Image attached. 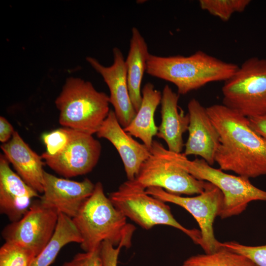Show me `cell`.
<instances>
[{
	"mask_svg": "<svg viewBox=\"0 0 266 266\" xmlns=\"http://www.w3.org/2000/svg\"><path fill=\"white\" fill-rule=\"evenodd\" d=\"M219 134L215 161L223 170L248 178L266 174V141L249 118L224 104L206 108Z\"/></svg>",
	"mask_w": 266,
	"mask_h": 266,
	"instance_id": "6da1fadb",
	"label": "cell"
},
{
	"mask_svg": "<svg viewBox=\"0 0 266 266\" xmlns=\"http://www.w3.org/2000/svg\"><path fill=\"white\" fill-rule=\"evenodd\" d=\"M151 153L180 167L196 178L214 185L223 194V202L218 214L222 219L236 216L243 212L253 201H266V191L252 184L249 178L227 173L214 168L203 159L190 160L182 153L166 149L154 140Z\"/></svg>",
	"mask_w": 266,
	"mask_h": 266,
	"instance_id": "7a4b0ae2",
	"label": "cell"
},
{
	"mask_svg": "<svg viewBox=\"0 0 266 266\" xmlns=\"http://www.w3.org/2000/svg\"><path fill=\"white\" fill-rule=\"evenodd\" d=\"M72 220L82 237L80 247L84 252L100 247L103 241L115 247L122 245L129 248L132 245L135 227L127 223V217L105 196L100 182Z\"/></svg>",
	"mask_w": 266,
	"mask_h": 266,
	"instance_id": "3957f363",
	"label": "cell"
},
{
	"mask_svg": "<svg viewBox=\"0 0 266 266\" xmlns=\"http://www.w3.org/2000/svg\"><path fill=\"white\" fill-rule=\"evenodd\" d=\"M238 66L199 50L189 56L150 54L146 72L173 83L179 95H185L210 82L225 81Z\"/></svg>",
	"mask_w": 266,
	"mask_h": 266,
	"instance_id": "277c9868",
	"label": "cell"
},
{
	"mask_svg": "<svg viewBox=\"0 0 266 266\" xmlns=\"http://www.w3.org/2000/svg\"><path fill=\"white\" fill-rule=\"evenodd\" d=\"M109 98L88 81L69 77L55 100L63 127L93 135L99 131L109 111Z\"/></svg>",
	"mask_w": 266,
	"mask_h": 266,
	"instance_id": "5b68a950",
	"label": "cell"
},
{
	"mask_svg": "<svg viewBox=\"0 0 266 266\" xmlns=\"http://www.w3.org/2000/svg\"><path fill=\"white\" fill-rule=\"evenodd\" d=\"M135 181L127 180L110 193L108 198L113 205L127 218L145 230L156 225H166L185 233L196 244H201L200 231L189 229L179 223L165 202L146 193Z\"/></svg>",
	"mask_w": 266,
	"mask_h": 266,
	"instance_id": "8992f818",
	"label": "cell"
},
{
	"mask_svg": "<svg viewBox=\"0 0 266 266\" xmlns=\"http://www.w3.org/2000/svg\"><path fill=\"white\" fill-rule=\"evenodd\" d=\"M223 104L248 118L266 116V59L245 60L224 81Z\"/></svg>",
	"mask_w": 266,
	"mask_h": 266,
	"instance_id": "52a82bcc",
	"label": "cell"
},
{
	"mask_svg": "<svg viewBox=\"0 0 266 266\" xmlns=\"http://www.w3.org/2000/svg\"><path fill=\"white\" fill-rule=\"evenodd\" d=\"M146 193L165 202L178 205L188 211L195 219L200 228V246L204 253L215 252L223 247L215 238L213 224L223 202V195L217 187L210 183L201 194L195 197H181L169 193L162 188L151 187Z\"/></svg>",
	"mask_w": 266,
	"mask_h": 266,
	"instance_id": "ba28073f",
	"label": "cell"
},
{
	"mask_svg": "<svg viewBox=\"0 0 266 266\" xmlns=\"http://www.w3.org/2000/svg\"><path fill=\"white\" fill-rule=\"evenodd\" d=\"M58 214L56 210L43 205L39 199L33 200L20 220L4 227L2 237L5 242L16 243L28 248L36 256L52 237Z\"/></svg>",
	"mask_w": 266,
	"mask_h": 266,
	"instance_id": "9c48e42d",
	"label": "cell"
},
{
	"mask_svg": "<svg viewBox=\"0 0 266 266\" xmlns=\"http://www.w3.org/2000/svg\"><path fill=\"white\" fill-rule=\"evenodd\" d=\"M101 145L93 135L69 128L68 141L58 154L41 157L51 169L66 178L90 172L100 156Z\"/></svg>",
	"mask_w": 266,
	"mask_h": 266,
	"instance_id": "30bf717a",
	"label": "cell"
},
{
	"mask_svg": "<svg viewBox=\"0 0 266 266\" xmlns=\"http://www.w3.org/2000/svg\"><path fill=\"white\" fill-rule=\"evenodd\" d=\"M134 181L145 189L151 187H159L169 193L179 196L201 194L210 184L152 154L142 164Z\"/></svg>",
	"mask_w": 266,
	"mask_h": 266,
	"instance_id": "8fae6325",
	"label": "cell"
},
{
	"mask_svg": "<svg viewBox=\"0 0 266 266\" xmlns=\"http://www.w3.org/2000/svg\"><path fill=\"white\" fill-rule=\"evenodd\" d=\"M95 186L88 178L75 181L45 171L43 191L39 200L43 205L73 218L92 194Z\"/></svg>",
	"mask_w": 266,
	"mask_h": 266,
	"instance_id": "7c38bea8",
	"label": "cell"
},
{
	"mask_svg": "<svg viewBox=\"0 0 266 266\" xmlns=\"http://www.w3.org/2000/svg\"><path fill=\"white\" fill-rule=\"evenodd\" d=\"M113 63L109 66L101 64L97 59L88 57L87 61L101 75L110 92L109 102L114 107L116 116L124 129L136 114L128 89L125 60L120 49H113Z\"/></svg>",
	"mask_w": 266,
	"mask_h": 266,
	"instance_id": "4fadbf2b",
	"label": "cell"
},
{
	"mask_svg": "<svg viewBox=\"0 0 266 266\" xmlns=\"http://www.w3.org/2000/svg\"><path fill=\"white\" fill-rule=\"evenodd\" d=\"M190 122L188 138L183 153L199 156L209 165L215 161L216 152L219 144V134L204 107L196 99H192L188 104Z\"/></svg>",
	"mask_w": 266,
	"mask_h": 266,
	"instance_id": "5bb4252c",
	"label": "cell"
},
{
	"mask_svg": "<svg viewBox=\"0 0 266 266\" xmlns=\"http://www.w3.org/2000/svg\"><path fill=\"white\" fill-rule=\"evenodd\" d=\"M96 134L112 144L123 162L128 180H134L141 165L151 155L150 149L124 130L111 110Z\"/></svg>",
	"mask_w": 266,
	"mask_h": 266,
	"instance_id": "9a60e30c",
	"label": "cell"
},
{
	"mask_svg": "<svg viewBox=\"0 0 266 266\" xmlns=\"http://www.w3.org/2000/svg\"><path fill=\"white\" fill-rule=\"evenodd\" d=\"M40 197L9 166L4 155H0V212L11 222L20 220L29 209L33 199Z\"/></svg>",
	"mask_w": 266,
	"mask_h": 266,
	"instance_id": "2e32d148",
	"label": "cell"
},
{
	"mask_svg": "<svg viewBox=\"0 0 266 266\" xmlns=\"http://www.w3.org/2000/svg\"><path fill=\"white\" fill-rule=\"evenodd\" d=\"M0 148L20 177L37 192L42 193L45 163L41 156L33 151L16 131Z\"/></svg>",
	"mask_w": 266,
	"mask_h": 266,
	"instance_id": "e0dca14e",
	"label": "cell"
},
{
	"mask_svg": "<svg viewBox=\"0 0 266 266\" xmlns=\"http://www.w3.org/2000/svg\"><path fill=\"white\" fill-rule=\"evenodd\" d=\"M179 95L167 85L162 92V121L158 127V137L164 139L169 151L181 153L184 146L183 134L188 131L190 117L178 105Z\"/></svg>",
	"mask_w": 266,
	"mask_h": 266,
	"instance_id": "ac0fdd59",
	"label": "cell"
},
{
	"mask_svg": "<svg viewBox=\"0 0 266 266\" xmlns=\"http://www.w3.org/2000/svg\"><path fill=\"white\" fill-rule=\"evenodd\" d=\"M150 54L147 44L137 28L132 29L130 49L125 60L127 78L130 98L136 112L142 99L141 85Z\"/></svg>",
	"mask_w": 266,
	"mask_h": 266,
	"instance_id": "d6986e66",
	"label": "cell"
},
{
	"mask_svg": "<svg viewBox=\"0 0 266 266\" xmlns=\"http://www.w3.org/2000/svg\"><path fill=\"white\" fill-rule=\"evenodd\" d=\"M141 93L140 107L130 124L124 129L131 135L140 139L150 150L153 137L158 132V127L154 121V114L161 102L162 93L155 89L151 83L144 85Z\"/></svg>",
	"mask_w": 266,
	"mask_h": 266,
	"instance_id": "ffe728a7",
	"label": "cell"
},
{
	"mask_svg": "<svg viewBox=\"0 0 266 266\" xmlns=\"http://www.w3.org/2000/svg\"><path fill=\"white\" fill-rule=\"evenodd\" d=\"M82 241L81 235L72 218L59 212L58 222L52 237L35 257L31 266H49L64 246L71 242L80 244Z\"/></svg>",
	"mask_w": 266,
	"mask_h": 266,
	"instance_id": "44dd1931",
	"label": "cell"
},
{
	"mask_svg": "<svg viewBox=\"0 0 266 266\" xmlns=\"http://www.w3.org/2000/svg\"><path fill=\"white\" fill-rule=\"evenodd\" d=\"M181 266H257L246 256L223 247L213 253L192 256L185 260Z\"/></svg>",
	"mask_w": 266,
	"mask_h": 266,
	"instance_id": "7402d4cb",
	"label": "cell"
},
{
	"mask_svg": "<svg viewBox=\"0 0 266 266\" xmlns=\"http://www.w3.org/2000/svg\"><path fill=\"white\" fill-rule=\"evenodd\" d=\"M249 0H200V7L223 21L229 20L232 15L244 11Z\"/></svg>",
	"mask_w": 266,
	"mask_h": 266,
	"instance_id": "603a6c76",
	"label": "cell"
},
{
	"mask_svg": "<svg viewBox=\"0 0 266 266\" xmlns=\"http://www.w3.org/2000/svg\"><path fill=\"white\" fill-rule=\"evenodd\" d=\"M36 256L16 243L5 242L0 248V266H31Z\"/></svg>",
	"mask_w": 266,
	"mask_h": 266,
	"instance_id": "cb8c5ba5",
	"label": "cell"
},
{
	"mask_svg": "<svg viewBox=\"0 0 266 266\" xmlns=\"http://www.w3.org/2000/svg\"><path fill=\"white\" fill-rule=\"evenodd\" d=\"M221 245L232 251L246 256L257 266H266V244L248 246L232 241L221 242Z\"/></svg>",
	"mask_w": 266,
	"mask_h": 266,
	"instance_id": "d4e9b609",
	"label": "cell"
},
{
	"mask_svg": "<svg viewBox=\"0 0 266 266\" xmlns=\"http://www.w3.org/2000/svg\"><path fill=\"white\" fill-rule=\"evenodd\" d=\"M69 137V128L63 127L42 135L46 150L44 152L50 156H54L60 152L66 145Z\"/></svg>",
	"mask_w": 266,
	"mask_h": 266,
	"instance_id": "484cf974",
	"label": "cell"
},
{
	"mask_svg": "<svg viewBox=\"0 0 266 266\" xmlns=\"http://www.w3.org/2000/svg\"><path fill=\"white\" fill-rule=\"evenodd\" d=\"M61 266H102L100 246L90 251L76 254L72 260L65 262Z\"/></svg>",
	"mask_w": 266,
	"mask_h": 266,
	"instance_id": "4316f807",
	"label": "cell"
},
{
	"mask_svg": "<svg viewBox=\"0 0 266 266\" xmlns=\"http://www.w3.org/2000/svg\"><path fill=\"white\" fill-rule=\"evenodd\" d=\"M122 245L114 246L108 241H103L100 245V257L102 266H117L118 259Z\"/></svg>",
	"mask_w": 266,
	"mask_h": 266,
	"instance_id": "83f0119b",
	"label": "cell"
},
{
	"mask_svg": "<svg viewBox=\"0 0 266 266\" xmlns=\"http://www.w3.org/2000/svg\"><path fill=\"white\" fill-rule=\"evenodd\" d=\"M13 127L3 116L0 117V141L3 143L8 142L14 133Z\"/></svg>",
	"mask_w": 266,
	"mask_h": 266,
	"instance_id": "f1b7e54d",
	"label": "cell"
},
{
	"mask_svg": "<svg viewBox=\"0 0 266 266\" xmlns=\"http://www.w3.org/2000/svg\"><path fill=\"white\" fill-rule=\"evenodd\" d=\"M252 129L266 141V116L249 118Z\"/></svg>",
	"mask_w": 266,
	"mask_h": 266,
	"instance_id": "f546056e",
	"label": "cell"
},
{
	"mask_svg": "<svg viewBox=\"0 0 266 266\" xmlns=\"http://www.w3.org/2000/svg\"></svg>",
	"mask_w": 266,
	"mask_h": 266,
	"instance_id": "4dcf8cb0",
	"label": "cell"
}]
</instances>
